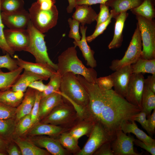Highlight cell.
<instances>
[{
	"label": "cell",
	"instance_id": "obj_1",
	"mask_svg": "<svg viewBox=\"0 0 155 155\" xmlns=\"http://www.w3.org/2000/svg\"><path fill=\"white\" fill-rule=\"evenodd\" d=\"M142 110L128 102L111 89L105 90L104 104L98 123L112 140L125 120H132Z\"/></svg>",
	"mask_w": 155,
	"mask_h": 155
},
{
	"label": "cell",
	"instance_id": "obj_2",
	"mask_svg": "<svg viewBox=\"0 0 155 155\" xmlns=\"http://www.w3.org/2000/svg\"><path fill=\"white\" fill-rule=\"evenodd\" d=\"M56 71L61 77L65 73L71 72L80 75L89 82L96 83L97 73L92 68H87L77 55L76 47L68 48L58 57Z\"/></svg>",
	"mask_w": 155,
	"mask_h": 155
},
{
	"label": "cell",
	"instance_id": "obj_3",
	"mask_svg": "<svg viewBox=\"0 0 155 155\" xmlns=\"http://www.w3.org/2000/svg\"><path fill=\"white\" fill-rule=\"evenodd\" d=\"M75 75L68 72L62 76L60 93L67 100L73 102L86 111L89 102L88 95Z\"/></svg>",
	"mask_w": 155,
	"mask_h": 155
},
{
	"label": "cell",
	"instance_id": "obj_4",
	"mask_svg": "<svg viewBox=\"0 0 155 155\" xmlns=\"http://www.w3.org/2000/svg\"><path fill=\"white\" fill-rule=\"evenodd\" d=\"M26 29L30 39L28 45L24 51L31 54L34 57L36 62L48 64L57 71V64L53 63L48 55L44 39L45 35L37 29L31 21Z\"/></svg>",
	"mask_w": 155,
	"mask_h": 155
},
{
	"label": "cell",
	"instance_id": "obj_5",
	"mask_svg": "<svg viewBox=\"0 0 155 155\" xmlns=\"http://www.w3.org/2000/svg\"><path fill=\"white\" fill-rule=\"evenodd\" d=\"M30 21L33 26L43 33L47 32L57 24L59 12L55 5L51 9H41L38 3H33L29 9Z\"/></svg>",
	"mask_w": 155,
	"mask_h": 155
},
{
	"label": "cell",
	"instance_id": "obj_6",
	"mask_svg": "<svg viewBox=\"0 0 155 155\" xmlns=\"http://www.w3.org/2000/svg\"><path fill=\"white\" fill-rule=\"evenodd\" d=\"M140 33L142 49L140 58L155 59V21L135 16Z\"/></svg>",
	"mask_w": 155,
	"mask_h": 155
},
{
	"label": "cell",
	"instance_id": "obj_7",
	"mask_svg": "<svg viewBox=\"0 0 155 155\" xmlns=\"http://www.w3.org/2000/svg\"><path fill=\"white\" fill-rule=\"evenodd\" d=\"M142 49L140 33L136 24V28L124 55L120 59L113 60L109 67L110 69L115 71L126 65L135 63L141 58Z\"/></svg>",
	"mask_w": 155,
	"mask_h": 155
},
{
	"label": "cell",
	"instance_id": "obj_8",
	"mask_svg": "<svg viewBox=\"0 0 155 155\" xmlns=\"http://www.w3.org/2000/svg\"><path fill=\"white\" fill-rule=\"evenodd\" d=\"M78 117H79L75 110L63 101L42 119L41 123L65 125L72 123Z\"/></svg>",
	"mask_w": 155,
	"mask_h": 155
},
{
	"label": "cell",
	"instance_id": "obj_9",
	"mask_svg": "<svg viewBox=\"0 0 155 155\" xmlns=\"http://www.w3.org/2000/svg\"><path fill=\"white\" fill-rule=\"evenodd\" d=\"M111 141L101 125L96 123L86 143L76 155H92L102 145Z\"/></svg>",
	"mask_w": 155,
	"mask_h": 155
},
{
	"label": "cell",
	"instance_id": "obj_10",
	"mask_svg": "<svg viewBox=\"0 0 155 155\" xmlns=\"http://www.w3.org/2000/svg\"><path fill=\"white\" fill-rule=\"evenodd\" d=\"M133 136H128L120 129L116 132L114 138L111 141L113 155H140L142 153L135 152L133 148Z\"/></svg>",
	"mask_w": 155,
	"mask_h": 155
},
{
	"label": "cell",
	"instance_id": "obj_11",
	"mask_svg": "<svg viewBox=\"0 0 155 155\" xmlns=\"http://www.w3.org/2000/svg\"><path fill=\"white\" fill-rule=\"evenodd\" d=\"M144 78L142 73H132L128 85L126 100L142 110L141 99L144 86Z\"/></svg>",
	"mask_w": 155,
	"mask_h": 155
},
{
	"label": "cell",
	"instance_id": "obj_12",
	"mask_svg": "<svg viewBox=\"0 0 155 155\" xmlns=\"http://www.w3.org/2000/svg\"><path fill=\"white\" fill-rule=\"evenodd\" d=\"M3 32L7 44L14 52L24 51L28 46L30 38L27 29H8L4 30Z\"/></svg>",
	"mask_w": 155,
	"mask_h": 155
},
{
	"label": "cell",
	"instance_id": "obj_13",
	"mask_svg": "<svg viewBox=\"0 0 155 155\" xmlns=\"http://www.w3.org/2000/svg\"><path fill=\"white\" fill-rule=\"evenodd\" d=\"M1 15L3 24L9 29H26L30 21L29 12L24 9L10 13L1 12Z\"/></svg>",
	"mask_w": 155,
	"mask_h": 155
},
{
	"label": "cell",
	"instance_id": "obj_14",
	"mask_svg": "<svg viewBox=\"0 0 155 155\" xmlns=\"http://www.w3.org/2000/svg\"><path fill=\"white\" fill-rule=\"evenodd\" d=\"M132 73L131 65L124 66L115 71L110 75L113 82L115 92L125 98L128 85Z\"/></svg>",
	"mask_w": 155,
	"mask_h": 155
},
{
	"label": "cell",
	"instance_id": "obj_15",
	"mask_svg": "<svg viewBox=\"0 0 155 155\" xmlns=\"http://www.w3.org/2000/svg\"><path fill=\"white\" fill-rule=\"evenodd\" d=\"M18 65L24 70L28 71L41 76L49 78L50 77L56 72V71L47 64L38 63H33L24 60L17 55H15Z\"/></svg>",
	"mask_w": 155,
	"mask_h": 155
},
{
	"label": "cell",
	"instance_id": "obj_16",
	"mask_svg": "<svg viewBox=\"0 0 155 155\" xmlns=\"http://www.w3.org/2000/svg\"><path fill=\"white\" fill-rule=\"evenodd\" d=\"M32 138L30 140L33 143L44 148L53 155H65L69 154V152L62 146L58 140L45 136Z\"/></svg>",
	"mask_w": 155,
	"mask_h": 155
},
{
	"label": "cell",
	"instance_id": "obj_17",
	"mask_svg": "<svg viewBox=\"0 0 155 155\" xmlns=\"http://www.w3.org/2000/svg\"><path fill=\"white\" fill-rule=\"evenodd\" d=\"M63 101L60 91L41 98L39 107V119H42Z\"/></svg>",
	"mask_w": 155,
	"mask_h": 155
},
{
	"label": "cell",
	"instance_id": "obj_18",
	"mask_svg": "<svg viewBox=\"0 0 155 155\" xmlns=\"http://www.w3.org/2000/svg\"><path fill=\"white\" fill-rule=\"evenodd\" d=\"M87 27L84 26H80V32L82 35L80 40H74L73 43L75 47L78 46L81 51L83 56L86 61V64L90 67L94 68L97 65L94 58V51L91 49L88 44L86 40V33Z\"/></svg>",
	"mask_w": 155,
	"mask_h": 155
},
{
	"label": "cell",
	"instance_id": "obj_19",
	"mask_svg": "<svg viewBox=\"0 0 155 155\" xmlns=\"http://www.w3.org/2000/svg\"><path fill=\"white\" fill-rule=\"evenodd\" d=\"M36 96V90L28 87L24 94L22 102L16 108L15 118L17 121L30 113L34 103Z\"/></svg>",
	"mask_w": 155,
	"mask_h": 155
},
{
	"label": "cell",
	"instance_id": "obj_20",
	"mask_svg": "<svg viewBox=\"0 0 155 155\" xmlns=\"http://www.w3.org/2000/svg\"><path fill=\"white\" fill-rule=\"evenodd\" d=\"M144 0H110L105 3L111 9L110 13L115 19L121 13L139 6Z\"/></svg>",
	"mask_w": 155,
	"mask_h": 155
},
{
	"label": "cell",
	"instance_id": "obj_21",
	"mask_svg": "<svg viewBox=\"0 0 155 155\" xmlns=\"http://www.w3.org/2000/svg\"><path fill=\"white\" fill-rule=\"evenodd\" d=\"M75 8V10L72 17L80 23L81 26L91 24L96 21L98 14L91 5H76Z\"/></svg>",
	"mask_w": 155,
	"mask_h": 155
},
{
	"label": "cell",
	"instance_id": "obj_22",
	"mask_svg": "<svg viewBox=\"0 0 155 155\" xmlns=\"http://www.w3.org/2000/svg\"><path fill=\"white\" fill-rule=\"evenodd\" d=\"M49 78L24 70L23 73L20 75L10 89L13 91H20L24 93L29 84L33 82L39 80H47Z\"/></svg>",
	"mask_w": 155,
	"mask_h": 155
},
{
	"label": "cell",
	"instance_id": "obj_23",
	"mask_svg": "<svg viewBox=\"0 0 155 155\" xmlns=\"http://www.w3.org/2000/svg\"><path fill=\"white\" fill-rule=\"evenodd\" d=\"M128 16V13L125 11L120 13L115 19L114 34L112 40L108 44L109 49L118 48L121 46L123 41V30Z\"/></svg>",
	"mask_w": 155,
	"mask_h": 155
},
{
	"label": "cell",
	"instance_id": "obj_24",
	"mask_svg": "<svg viewBox=\"0 0 155 155\" xmlns=\"http://www.w3.org/2000/svg\"><path fill=\"white\" fill-rule=\"evenodd\" d=\"M134 120H125L120 125V129L125 134L132 133L139 140L148 144L155 143V140L139 128Z\"/></svg>",
	"mask_w": 155,
	"mask_h": 155
},
{
	"label": "cell",
	"instance_id": "obj_25",
	"mask_svg": "<svg viewBox=\"0 0 155 155\" xmlns=\"http://www.w3.org/2000/svg\"><path fill=\"white\" fill-rule=\"evenodd\" d=\"M27 134L30 136L46 135L57 136L64 132V128L53 124L41 123L32 127Z\"/></svg>",
	"mask_w": 155,
	"mask_h": 155
},
{
	"label": "cell",
	"instance_id": "obj_26",
	"mask_svg": "<svg viewBox=\"0 0 155 155\" xmlns=\"http://www.w3.org/2000/svg\"><path fill=\"white\" fill-rule=\"evenodd\" d=\"M24 93L15 91L10 88L0 91V102L9 106L17 108L21 103Z\"/></svg>",
	"mask_w": 155,
	"mask_h": 155
},
{
	"label": "cell",
	"instance_id": "obj_27",
	"mask_svg": "<svg viewBox=\"0 0 155 155\" xmlns=\"http://www.w3.org/2000/svg\"><path fill=\"white\" fill-rule=\"evenodd\" d=\"M22 155H49L50 153L46 150L37 146L28 140L18 138L14 140Z\"/></svg>",
	"mask_w": 155,
	"mask_h": 155
},
{
	"label": "cell",
	"instance_id": "obj_28",
	"mask_svg": "<svg viewBox=\"0 0 155 155\" xmlns=\"http://www.w3.org/2000/svg\"><path fill=\"white\" fill-rule=\"evenodd\" d=\"M155 0H144L139 6L130 10L135 16L153 20L155 18Z\"/></svg>",
	"mask_w": 155,
	"mask_h": 155
},
{
	"label": "cell",
	"instance_id": "obj_29",
	"mask_svg": "<svg viewBox=\"0 0 155 155\" xmlns=\"http://www.w3.org/2000/svg\"><path fill=\"white\" fill-rule=\"evenodd\" d=\"M96 123L89 118H85V121L73 127L69 132L76 140L84 135L89 136Z\"/></svg>",
	"mask_w": 155,
	"mask_h": 155
},
{
	"label": "cell",
	"instance_id": "obj_30",
	"mask_svg": "<svg viewBox=\"0 0 155 155\" xmlns=\"http://www.w3.org/2000/svg\"><path fill=\"white\" fill-rule=\"evenodd\" d=\"M23 70L22 68L19 67L14 71L5 72L0 69V91L11 88Z\"/></svg>",
	"mask_w": 155,
	"mask_h": 155
},
{
	"label": "cell",
	"instance_id": "obj_31",
	"mask_svg": "<svg viewBox=\"0 0 155 155\" xmlns=\"http://www.w3.org/2000/svg\"><path fill=\"white\" fill-rule=\"evenodd\" d=\"M132 73H150L155 75V59H139L131 65Z\"/></svg>",
	"mask_w": 155,
	"mask_h": 155
},
{
	"label": "cell",
	"instance_id": "obj_32",
	"mask_svg": "<svg viewBox=\"0 0 155 155\" xmlns=\"http://www.w3.org/2000/svg\"><path fill=\"white\" fill-rule=\"evenodd\" d=\"M142 111L144 112L147 117L155 109V93L144 84L141 99Z\"/></svg>",
	"mask_w": 155,
	"mask_h": 155
},
{
	"label": "cell",
	"instance_id": "obj_33",
	"mask_svg": "<svg viewBox=\"0 0 155 155\" xmlns=\"http://www.w3.org/2000/svg\"><path fill=\"white\" fill-rule=\"evenodd\" d=\"M58 139L62 146L69 152L76 155L80 151L78 140L69 132H63L59 135Z\"/></svg>",
	"mask_w": 155,
	"mask_h": 155
},
{
	"label": "cell",
	"instance_id": "obj_34",
	"mask_svg": "<svg viewBox=\"0 0 155 155\" xmlns=\"http://www.w3.org/2000/svg\"><path fill=\"white\" fill-rule=\"evenodd\" d=\"M16 124L14 119H0V136L10 142L14 133Z\"/></svg>",
	"mask_w": 155,
	"mask_h": 155
},
{
	"label": "cell",
	"instance_id": "obj_35",
	"mask_svg": "<svg viewBox=\"0 0 155 155\" xmlns=\"http://www.w3.org/2000/svg\"><path fill=\"white\" fill-rule=\"evenodd\" d=\"M62 77L59 73L56 72L49 78L50 81L46 85V88L41 93V98L44 97L60 91Z\"/></svg>",
	"mask_w": 155,
	"mask_h": 155
},
{
	"label": "cell",
	"instance_id": "obj_36",
	"mask_svg": "<svg viewBox=\"0 0 155 155\" xmlns=\"http://www.w3.org/2000/svg\"><path fill=\"white\" fill-rule=\"evenodd\" d=\"M23 0H1V10L2 12L10 13L24 9Z\"/></svg>",
	"mask_w": 155,
	"mask_h": 155
},
{
	"label": "cell",
	"instance_id": "obj_37",
	"mask_svg": "<svg viewBox=\"0 0 155 155\" xmlns=\"http://www.w3.org/2000/svg\"><path fill=\"white\" fill-rule=\"evenodd\" d=\"M31 120L30 113L24 117L16 123L14 133L22 135L31 128Z\"/></svg>",
	"mask_w": 155,
	"mask_h": 155
},
{
	"label": "cell",
	"instance_id": "obj_38",
	"mask_svg": "<svg viewBox=\"0 0 155 155\" xmlns=\"http://www.w3.org/2000/svg\"><path fill=\"white\" fill-rule=\"evenodd\" d=\"M10 55L7 53L5 55H0V69L5 68L9 71H13L19 67L16 59L12 58Z\"/></svg>",
	"mask_w": 155,
	"mask_h": 155
},
{
	"label": "cell",
	"instance_id": "obj_39",
	"mask_svg": "<svg viewBox=\"0 0 155 155\" xmlns=\"http://www.w3.org/2000/svg\"><path fill=\"white\" fill-rule=\"evenodd\" d=\"M41 92L36 90V96L34 103L30 113L31 128L38 123L39 119V110L40 101L41 98Z\"/></svg>",
	"mask_w": 155,
	"mask_h": 155
},
{
	"label": "cell",
	"instance_id": "obj_40",
	"mask_svg": "<svg viewBox=\"0 0 155 155\" xmlns=\"http://www.w3.org/2000/svg\"><path fill=\"white\" fill-rule=\"evenodd\" d=\"M16 108L12 107L0 102V119L15 118Z\"/></svg>",
	"mask_w": 155,
	"mask_h": 155
},
{
	"label": "cell",
	"instance_id": "obj_41",
	"mask_svg": "<svg viewBox=\"0 0 155 155\" xmlns=\"http://www.w3.org/2000/svg\"><path fill=\"white\" fill-rule=\"evenodd\" d=\"M68 22L70 28L68 35L69 37L74 39V40H80L81 37L79 32V26L80 23L73 19L69 18Z\"/></svg>",
	"mask_w": 155,
	"mask_h": 155
},
{
	"label": "cell",
	"instance_id": "obj_42",
	"mask_svg": "<svg viewBox=\"0 0 155 155\" xmlns=\"http://www.w3.org/2000/svg\"><path fill=\"white\" fill-rule=\"evenodd\" d=\"M112 16L111 14L109 18L105 22L99 25L95 28L94 32L91 35L86 37V40L88 42H90L94 40L97 37L102 34L106 29L107 27L111 23Z\"/></svg>",
	"mask_w": 155,
	"mask_h": 155
},
{
	"label": "cell",
	"instance_id": "obj_43",
	"mask_svg": "<svg viewBox=\"0 0 155 155\" xmlns=\"http://www.w3.org/2000/svg\"><path fill=\"white\" fill-rule=\"evenodd\" d=\"M100 11L96 20L97 23L95 28L106 21L111 15L109 7L106 3L100 4Z\"/></svg>",
	"mask_w": 155,
	"mask_h": 155
},
{
	"label": "cell",
	"instance_id": "obj_44",
	"mask_svg": "<svg viewBox=\"0 0 155 155\" xmlns=\"http://www.w3.org/2000/svg\"><path fill=\"white\" fill-rule=\"evenodd\" d=\"M96 83L100 88L105 90H110L113 87V81L110 75L97 78Z\"/></svg>",
	"mask_w": 155,
	"mask_h": 155
},
{
	"label": "cell",
	"instance_id": "obj_45",
	"mask_svg": "<svg viewBox=\"0 0 155 155\" xmlns=\"http://www.w3.org/2000/svg\"><path fill=\"white\" fill-rule=\"evenodd\" d=\"M4 28L3 24L0 26V48L13 56L15 52L10 47L6 41L4 34Z\"/></svg>",
	"mask_w": 155,
	"mask_h": 155
},
{
	"label": "cell",
	"instance_id": "obj_46",
	"mask_svg": "<svg viewBox=\"0 0 155 155\" xmlns=\"http://www.w3.org/2000/svg\"><path fill=\"white\" fill-rule=\"evenodd\" d=\"M146 117L145 113L141 111L135 115L133 120L139 122L148 134L151 135L148 127Z\"/></svg>",
	"mask_w": 155,
	"mask_h": 155
},
{
	"label": "cell",
	"instance_id": "obj_47",
	"mask_svg": "<svg viewBox=\"0 0 155 155\" xmlns=\"http://www.w3.org/2000/svg\"><path fill=\"white\" fill-rule=\"evenodd\" d=\"M111 141L102 145L93 154L96 155H113L111 146Z\"/></svg>",
	"mask_w": 155,
	"mask_h": 155
},
{
	"label": "cell",
	"instance_id": "obj_48",
	"mask_svg": "<svg viewBox=\"0 0 155 155\" xmlns=\"http://www.w3.org/2000/svg\"><path fill=\"white\" fill-rule=\"evenodd\" d=\"M133 143L136 146L145 150L152 155H155V143L150 145L138 139H135Z\"/></svg>",
	"mask_w": 155,
	"mask_h": 155
},
{
	"label": "cell",
	"instance_id": "obj_49",
	"mask_svg": "<svg viewBox=\"0 0 155 155\" xmlns=\"http://www.w3.org/2000/svg\"><path fill=\"white\" fill-rule=\"evenodd\" d=\"M147 119L148 126L151 135L155 133V109L153 110L152 114L148 117Z\"/></svg>",
	"mask_w": 155,
	"mask_h": 155
},
{
	"label": "cell",
	"instance_id": "obj_50",
	"mask_svg": "<svg viewBox=\"0 0 155 155\" xmlns=\"http://www.w3.org/2000/svg\"><path fill=\"white\" fill-rule=\"evenodd\" d=\"M42 81V80L34 81L29 84L28 87L42 92L46 88V85L43 83Z\"/></svg>",
	"mask_w": 155,
	"mask_h": 155
},
{
	"label": "cell",
	"instance_id": "obj_51",
	"mask_svg": "<svg viewBox=\"0 0 155 155\" xmlns=\"http://www.w3.org/2000/svg\"><path fill=\"white\" fill-rule=\"evenodd\" d=\"M144 84L155 93V75L148 76L147 78L144 79Z\"/></svg>",
	"mask_w": 155,
	"mask_h": 155
},
{
	"label": "cell",
	"instance_id": "obj_52",
	"mask_svg": "<svg viewBox=\"0 0 155 155\" xmlns=\"http://www.w3.org/2000/svg\"><path fill=\"white\" fill-rule=\"evenodd\" d=\"M110 0H76V5H91L93 4L105 3Z\"/></svg>",
	"mask_w": 155,
	"mask_h": 155
},
{
	"label": "cell",
	"instance_id": "obj_53",
	"mask_svg": "<svg viewBox=\"0 0 155 155\" xmlns=\"http://www.w3.org/2000/svg\"><path fill=\"white\" fill-rule=\"evenodd\" d=\"M55 0H44L39 3L37 2L41 9L46 10L51 9L55 5Z\"/></svg>",
	"mask_w": 155,
	"mask_h": 155
},
{
	"label": "cell",
	"instance_id": "obj_54",
	"mask_svg": "<svg viewBox=\"0 0 155 155\" xmlns=\"http://www.w3.org/2000/svg\"><path fill=\"white\" fill-rule=\"evenodd\" d=\"M6 152L9 155H22L20 150L19 149L16 145H11L10 143L7 147Z\"/></svg>",
	"mask_w": 155,
	"mask_h": 155
},
{
	"label": "cell",
	"instance_id": "obj_55",
	"mask_svg": "<svg viewBox=\"0 0 155 155\" xmlns=\"http://www.w3.org/2000/svg\"><path fill=\"white\" fill-rule=\"evenodd\" d=\"M10 142L5 140L0 136V152L6 155V150Z\"/></svg>",
	"mask_w": 155,
	"mask_h": 155
},
{
	"label": "cell",
	"instance_id": "obj_56",
	"mask_svg": "<svg viewBox=\"0 0 155 155\" xmlns=\"http://www.w3.org/2000/svg\"><path fill=\"white\" fill-rule=\"evenodd\" d=\"M69 5L67 8V11L68 13L72 12L73 9L75 7L76 3V0H67Z\"/></svg>",
	"mask_w": 155,
	"mask_h": 155
},
{
	"label": "cell",
	"instance_id": "obj_57",
	"mask_svg": "<svg viewBox=\"0 0 155 155\" xmlns=\"http://www.w3.org/2000/svg\"><path fill=\"white\" fill-rule=\"evenodd\" d=\"M1 0H0V26L3 25V24L2 22V20H1Z\"/></svg>",
	"mask_w": 155,
	"mask_h": 155
},
{
	"label": "cell",
	"instance_id": "obj_58",
	"mask_svg": "<svg viewBox=\"0 0 155 155\" xmlns=\"http://www.w3.org/2000/svg\"><path fill=\"white\" fill-rule=\"evenodd\" d=\"M44 0H37V1L39 3L40 2H41L42 1H44Z\"/></svg>",
	"mask_w": 155,
	"mask_h": 155
},
{
	"label": "cell",
	"instance_id": "obj_59",
	"mask_svg": "<svg viewBox=\"0 0 155 155\" xmlns=\"http://www.w3.org/2000/svg\"><path fill=\"white\" fill-rule=\"evenodd\" d=\"M5 155L6 154H5L0 152V155Z\"/></svg>",
	"mask_w": 155,
	"mask_h": 155
}]
</instances>
